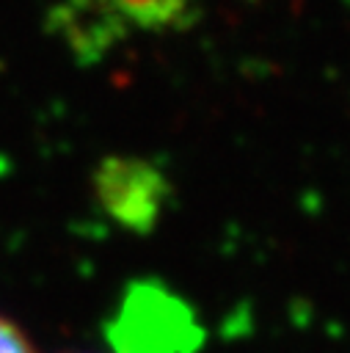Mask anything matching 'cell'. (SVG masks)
Masks as SVG:
<instances>
[{
	"label": "cell",
	"mask_w": 350,
	"mask_h": 353,
	"mask_svg": "<svg viewBox=\"0 0 350 353\" xmlns=\"http://www.w3.org/2000/svg\"><path fill=\"white\" fill-rule=\"evenodd\" d=\"M0 353H33V345L28 342L25 331L0 314Z\"/></svg>",
	"instance_id": "obj_1"
}]
</instances>
